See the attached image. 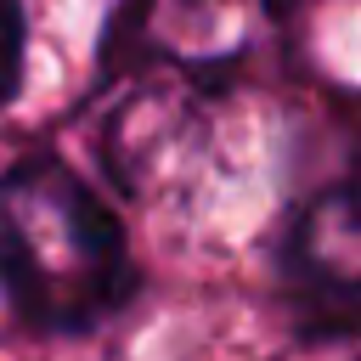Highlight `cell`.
<instances>
[{
  "label": "cell",
  "mask_w": 361,
  "mask_h": 361,
  "mask_svg": "<svg viewBox=\"0 0 361 361\" xmlns=\"http://www.w3.org/2000/svg\"><path fill=\"white\" fill-rule=\"evenodd\" d=\"M135 254L107 197L56 152L0 169V299L28 333L79 338L135 299Z\"/></svg>",
  "instance_id": "1"
},
{
  "label": "cell",
  "mask_w": 361,
  "mask_h": 361,
  "mask_svg": "<svg viewBox=\"0 0 361 361\" xmlns=\"http://www.w3.org/2000/svg\"><path fill=\"white\" fill-rule=\"evenodd\" d=\"M276 0H124L102 73H158L192 90H226V79L265 45Z\"/></svg>",
  "instance_id": "2"
},
{
  "label": "cell",
  "mask_w": 361,
  "mask_h": 361,
  "mask_svg": "<svg viewBox=\"0 0 361 361\" xmlns=\"http://www.w3.org/2000/svg\"><path fill=\"white\" fill-rule=\"evenodd\" d=\"M276 282L310 333L361 327V152L288 209L276 237Z\"/></svg>",
  "instance_id": "3"
},
{
  "label": "cell",
  "mask_w": 361,
  "mask_h": 361,
  "mask_svg": "<svg viewBox=\"0 0 361 361\" xmlns=\"http://www.w3.org/2000/svg\"><path fill=\"white\" fill-rule=\"evenodd\" d=\"M28 62V11L23 0H0V107L17 96Z\"/></svg>",
  "instance_id": "4"
}]
</instances>
